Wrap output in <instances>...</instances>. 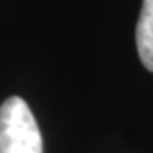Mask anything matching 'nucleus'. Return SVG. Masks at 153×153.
Wrapping results in <instances>:
<instances>
[{
  "instance_id": "obj_2",
  "label": "nucleus",
  "mask_w": 153,
  "mask_h": 153,
  "mask_svg": "<svg viewBox=\"0 0 153 153\" xmlns=\"http://www.w3.org/2000/svg\"><path fill=\"white\" fill-rule=\"evenodd\" d=\"M136 48L145 68L153 71V0H143L136 26Z\"/></svg>"
},
{
  "instance_id": "obj_1",
  "label": "nucleus",
  "mask_w": 153,
  "mask_h": 153,
  "mask_svg": "<svg viewBox=\"0 0 153 153\" xmlns=\"http://www.w3.org/2000/svg\"><path fill=\"white\" fill-rule=\"evenodd\" d=\"M0 153H43L36 117L27 102L17 95L0 105Z\"/></svg>"
}]
</instances>
